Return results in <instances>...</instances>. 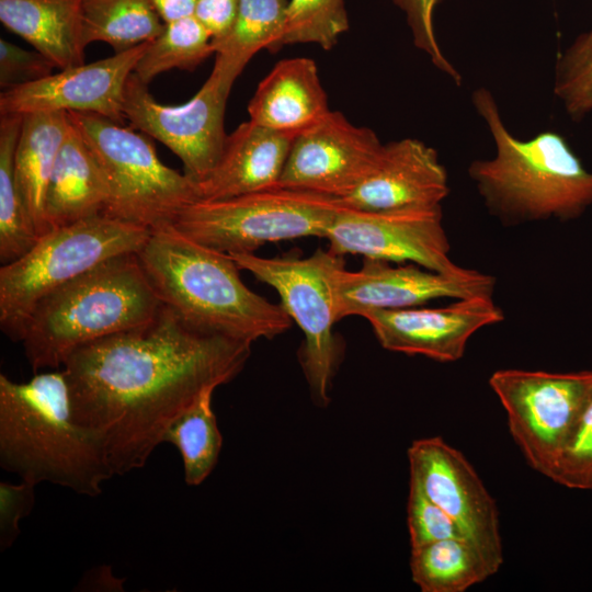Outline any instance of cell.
<instances>
[{
	"label": "cell",
	"mask_w": 592,
	"mask_h": 592,
	"mask_svg": "<svg viewBox=\"0 0 592 592\" xmlns=\"http://www.w3.org/2000/svg\"><path fill=\"white\" fill-rule=\"evenodd\" d=\"M391 1L405 13L414 46L429 56L435 68L459 86L462 76L441 50L434 33L433 14L441 0Z\"/></svg>",
	"instance_id": "obj_34"
},
{
	"label": "cell",
	"mask_w": 592,
	"mask_h": 592,
	"mask_svg": "<svg viewBox=\"0 0 592 592\" xmlns=\"http://www.w3.org/2000/svg\"><path fill=\"white\" fill-rule=\"evenodd\" d=\"M231 87L210 72L201 89L181 105L159 103L133 72L125 88L124 115L143 134L177 155L196 183L218 163L227 134L225 112Z\"/></svg>",
	"instance_id": "obj_11"
},
{
	"label": "cell",
	"mask_w": 592,
	"mask_h": 592,
	"mask_svg": "<svg viewBox=\"0 0 592 592\" xmlns=\"http://www.w3.org/2000/svg\"><path fill=\"white\" fill-rule=\"evenodd\" d=\"M240 270L272 286L282 306L304 333L300 363L315 401L329 402L339 349L333 326L335 312L333 273L344 262L343 255L329 249L317 250L307 258L285 255L263 258L254 252L229 254Z\"/></svg>",
	"instance_id": "obj_9"
},
{
	"label": "cell",
	"mask_w": 592,
	"mask_h": 592,
	"mask_svg": "<svg viewBox=\"0 0 592 592\" xmlns=\"http://www.w3.org/2000/svg\"><path fill=\"white\" fill-rule=\"evenodd\" d=\"M251 344L201 331L162 304L148 323L66 360L72 418L100 440L114 475L141 468L205 388L241 372Z\"/></svg>",
	"instance_id": "obj_1"
},
{
	"label": "cell",
	"mask_w": 592,
	"mask_h": 592,
	"mask_svg": "<svg viewBox=\"0 0 592 592\" xmlns=\"http://www.w3.org/2000/svg\"><path fill=\"white\" fill-rule=\"evenodd\" d=\"M412 581L422 592H465L492 573L465 538H447L411 548Z\"/></svg>",
	"instance_id": "obj_25"
},
{
	"label": "cell",
	"mask_w": 592,
	"mask_h": 592,
	"mask_svg": "<svg viewBox=\"0 0 592 592\" xmlns=\"http://www.w3.org/2000/svg\"><path fill=\"white\" fill-rule=\"evenodd\" d=\"M106 203L107 189L101 170L86 140L71 123L46 190V232L103 214Z\"/></svg>",
	"instance_id": "obj_22"
},
{
	"label": "cell",
	"mask_w": 592,
	"mask_h": 592,
	"mask_svg": "<svg viewBox=\"0 0 592 592\" xmlns=\"http://www.w3.org/2000/svg\"><path fill=\"white\" fill-rule=\"evenodd\" d=\"M87 44L103 42L114 53L156 38L164 27L152 0H83Z\"/></svg>",
	"instance_id": "obj_27"
},
{
	"label": "cell",
	"mask_w": 592,
	"mask_h": 592,
	"mask_svg": "<svg viewBox=\"0 0 592 592\" xmlns=\"http://www.w3.org/2000/svg\"><path fill=\"white\" fill-rule=\"evenodd\" d=\"M70 127L68 112H38L23 117L15 149V177L39 237L46 234L44 204L48 181Z\"/></svg>",
	"instance_id": "obj_23"
},
{
	"label": "cell",
	"mask_w": 592,
	"mask_h": 592,
	"mask_svg": "<svg viewBox=\"0 0 592 592\" xmlns=\"http://www.w3.org/2000/svg\"><path fill=\"white\" fill-rule=\"evenodd\" d=\"M340 207L338 198L277 185L223 200L196 201L171 226L214 250L246 253L280 240L323 238Z\"/></svg>",
	"instance_id": "obj_8"
},
{
	"label": "cell",
	"mask_w": 592,
	"mask_h": 592,
	"mask_svg": "<svg viewBox=\"0 0 592 592\" xmlns=\"http://www.w3.org/2000/svg\"><path fill=\"white\" fill-rule=\"evenodd\" d=\"M162 306L137 253L113 257L46 295L22 339L36 374L78 349L148 323Z\"/></svg>",
	"instance_id": "obj_5"
},
{
	"label": "cell",
	"mask_w": 592,
	"mask_h": 592,
	"mask_svg": "<svg viewBox=\"0 0 592 592\" xmlns=\"http://www.w3.org/2000/svg\"><path fill=\"white\" fill-rule=\"evenodd\" d=\"M407 509L411 548L447 538H464L453 519L412 478Z\"/></svg>",
	"instance_id": "obj_33"
},
{
	"label": "cell",
	"mask_w": 592,
	"mask_h": 592,
	"mask_svg": "<svg viewBox=\"0 0 592 592\" xmlns=\"http://www.w3.org/2000/svg\"><path fill=\"white\" fill-rule=\"evenodd\" d=\"M83 0H0V21L59 70L86 64Z\"/></svg>",
	"instance_id": "obj_21"
},
{
	"label": "cell",
	"mask_w": 592,
	"mask_h": 592,
	"mask_svg": "<svg viewBox=\"0 0 592 592\" xmlns=\"http://www.w3.org/2000/svg\"><path fill=\"white\" fill-rule=\"evenodd\" d=\"M361 317L384 349L442 363L462 358L474 333L504 319L492 296L459 298L436 308L368 310Z\"/></svg>",
	"instance_id": "obj_17"
},
{
	"label": "cell",
	"mask_w": 592,
	"mask_h": 592,
	"mask_svg": "<svg viewBox=\"0 0 592 592\" xmlns=\"http://www.w3.org/2000/svg\"><path fill=\"white\" fill-rule=\"evenodd\" d=\"M104 178L103 214L150 230L171 226L198 201L197 185L186 173L162 163L140 133L89 112H68Z\"/></svg>",
	"instance_id": "obj_7"
},
{
	"label": "cell",
	"mask_w": 592,
	"mask_h": 592,
	"mask_svg": "<svg viewBox=\"0 0 592 592\" xmlns=\"http://www.w3.org/2000/svg\"><path fill=\"white\" fill-rule=\"evenodd\" d=\"M550 480L569 489L592 491V388Z\"/></svg>",
	"instance_id": "obj_32"
},
{
	"label": "cell",
	"mask_w": 592,
	"mask_h": 592,
	"mask_svg": "<svg viewBox=\"0 0 592 592\" xmlns=\"http://www.w3.org/2000/svg\"><path fill=\"white\" fill-rule=\"evenodd\" d=\"M471 103L490 132L496 152L474 160L468 175L488 212L505 225L578 218L592 205V172L554 130L520 139L505 126L490 90L473 91Z\"/></svg>",
	"instance_id": "obj_2"
},
{
	"label": "cell",
	"mask_w": 592,
	"mask_h": 592,
	"mask_svg": "<svg viewBox=\"0 0 592 592\" xmlns=\"http://www.w3.org/2000/svg\"><path fill=\"white\" fill-rule=\"evenodd\" d=\"M288 0H240L229 32L212 41L214 72L228 87L260 50L277 52L283 45Z\"/></svg>",
	"instance_id": "obj_24"
},
{
	"label": "cell",
	"mask_w": 592,
	"mask_h": 592,
	"mask_svg": "<svg viewBox=\"0 0 592 592\" xmlns=\"http://www.w3.org/2000/svg\"><path fill=\"white\" fill-rule=\"evenodd\" d=\"M489 385L528 465L550 479L585 406L592 371L498 369L490 376Z\"/></svg>",
	"instance_id": "obj_10"
},
{
	"label": "cell",
	"mask_w": 592,
	"mask_h": 592,
	"mask_svg": "<svg viewBox=\"0 0 592 592\" xmlns=\"http://www.w3.org/2000/svg\"><path fill=\"white\" fill-rule=\"evenodd\" d=\"M137 255L161 303L201 331L252 343L291 327L284 307L251 291L229 254L172 226L151 230Z\"/></svg>",
	"instance_id": "obj_3"
},
{
	"label": "cell",
	"mask_w": 592,
	"mask_h": 592,
	"mask_svg": "<svg viewBox=\"0 0 592 592\" xmlns=\"http://www.w3.org/2000/svg\"><path fill=\"white\" fill-rule=\"evenodd\" d=\"M332 280L339 321L368 310L420 307L440 298L492 296L496 284L493 276L471 269L445 274L368 258L357 271H348L342 262Z\"/></svg>",
	"instance_id": "obj_14"
},
{
	"label": "cell",
	"mask_w": 592,
	"mask_h": 592,
	"mask_svg": "<svg viewBox=\"0 0 592 592\" xmlns=\"http://www.w3.org/2000/svg\"><path fill=\"white\" fill-rule=\"evenodd\" d=\"M383 146L373 129L330 110L294 138L278 185L341 200L371 172Z\"/></svg>",
	"instance_id": "obj_15"
},
{
	"label": "cell",
	"mask_w": 592,
	"mask_h": 592,
	"mask_svg": "<svg viewBox=\"0 0 592 592\" xmlns=\"http://www.w3.org/2000/svg\"><path fill=\"white\" fill-rule=\"evenodd\" d=\"M0 465L21 480L89 497L114 476L100 440L72 418L64 371L26 383L0 375Z\"/></svg>",
	"instance_id": "obj_4"
},
{
	"label": "cell",
	"mask_w": 592,
	"mask_h": 592,
	"mask_svg": "<svg viewBox=\"0 0 592 592\" xmlns=\"http://www.w3.org/2000/svg\"><path fill=\"white\" fill-rule=\"evenodd\" d=\"M151 230L105 214L49 230L22 257L0 269V328L22 342L36 305L100 263L137 253Z\"/></svg>",
	"instance_id": "obj_6"
},
{
	"label": "cell",
	"mask_w": 592,
	"mask_h": 592,
	"mask_svg": "<svg viewBox=\"0 0 592 592\" xmlns=\"http://www.w3.org/2000/svg\"><path fill=\"white\" fill-rule=\"evenodd\" d=\"M325 239L338 255L360 254L388 262H412L445 274L462 272L449 257V241L442 224V208L388 212L341 207Z\"/></svg>",
	"instance_id": "obj_12"
},
{
	"label": "cell",
	"mask_w": 592,
	"mask_h": 592,
	"mask_svg": "<svg viewBox=\"0 0 592 592\" xmlns=\"http://www.w3.org/2000/svg\"><path fill=\"white\" fill-rule=\"evenodd\" d=\"M449 193L448 175L437 151L417 138L384 144L366 178L345 197L346 207L388 212L442 208Z\"/></svg>",
	"instance_id": "obj_18"
},
{
	"label": "cell",
	"mask_w": 592,
	"mask_h": 592,
	"mask_svg": "<svg viewBox=\"0 0 592 592\" xmlns=\"http://www.w3.org/2000/svg\"><path fill=\"white\" fill-rule=\"evenodd\" d=\"M553 90L571 119L581 121L592 111V29L559 56Z\"/></svg>",
	"instance_id": "obj_31"
},
{
	"label": "cell",
	"mask_w": 592,
	"mask_h": 592,
	"mask_svg": "<svg viewBox=\"0 0 592 592\" xmlns=\"http://www.w3.org/2000/svg\"><path fill=\"white\" fill-rule=\"evenodd\" d=\"M295 137L250 119L241 123L227 135L216 167L196 183L200 200H223L277 186Z\"/></svg>",
	"instance_id": "obj_19"
},
{
	"label": "cell",
	"mask_w": 592,
	"mask_h": 592,
	"mask_svg": "<svg viewBox=\"0 0 592 592\" xmlns=\"http://www.w3.org/2000/svg\"><path fill=\"white\" fill-rule=\"evenodd\" d=\"M34 483H0V549L11 547L20 535V521L26 517L35 502Z\"/></svg>",
	"instance_id": "obj_36"
},
{
	"label": "cell",
	"mask_w": 592,
	"mask_h": 592,
	"mask_svg": "<svg viewBox=\"0 0 592 592\" xmlns=\"http://www.w3.org/2000/svg\"><path fill=\"white\" fill-rule=\"evenodd\" d=\"M149 43L2 91L0 114L89 112L124 124L126 82Z\"/></svg>",
	"instance_id": "obj_16"
},
{
	"label": "cell",
	"mask_w": 592,
	"mask_h": 592,
	"mask_svg": "<svg viewBox=\"0 0 592 592\" xmlns=\"http://www.w3.org/2000/svg\"><path fill=\"white\" fill-rule=\"evenodd\" d=\"M152 3L163 23H169L193 15L196 0H152Z\"/></svg>",
	"instance_id": "obj_38"
},
{
	"label": "cell",
	"mask_w": 592,
	"mask_h": 592,
	"mask_svg": "<svg viewBox=\"0 0 592 592\" xmlns=\"http://www.w3.org/2000/svg\"><path fill=\"white\" fill-rule=\"evenodd\" d=\"M216 388H205L171 423L163 436V442L174 445L180 452L189 486H198L209 476L221 449L223 437L212 410Z\"/></svg>",
	"instance_id": "obj_28"
},
{
	"label": "cell",
	"mask_w": 592,
	"mask_h": 592,
	"mask_svg": "<svg viewBox=\"0 0 592 592\" xmlns=\"http://www.w3.org/2000/svg\"><path fill=\"white\" fill-rule=\"evenodd\" d=\"M214 54L212 36L194 15L164 23L150 41L134 73L147 86L160 73L172 69L194 70Z\"/></svg>",
	"instance_id": "obj_29"
},
{
	"label": "cell",
	"mask_w": 592,
	"mask_h": 592,
	"mask_svg": "<svg viewBox=\"0 0 592 592\" xmlns=\"http://www.w3.org/2000/svg\"><path fill=\"white\" fill-rule=\"evenodd\" d=\"M329 111L317 65L307 57L278 61L259 82L248 104L250 121L294 136Z\"/></svg>",
	"instance_id": "obj_20"
},
{
	"label": "cell",
	"mask_w": 592,
	"mask_h": 592,
	"mask_svg": "<svg viewBox=\"0 0 592 592\" xmlns=\"http://www.w3.org/2000/svg\"><path fill=\"white\" fill-rule=\"evenodd\" d=\"M24 115L7 114L0 119V261L10 263L25 254L38 240L22 200L15 177V149Z\"/></svg>",
	"instance_id": "obj_26"
},
{
	"label": "cell",
	"mask_w": 592,
	"mask_h": 592,
	"mask_svg": "<svg viewBox=\"0 0 592 592\" xmlns=\"http://www.w3.org/2000/svg\"><path fill=\"white\" fill-rule=\"evenodd\" d=\"M349 27L344 0H288L283 45L312 43L329 50Z\"/></svg>",
	"instance_id": "obj_30"
},
{
	"label": "cell",
	"mask_w": 592,
	"mask_h": 592,
	"mask_svg": "<svg viewBox=\"0 0 592 592\" xmlns=\"http://www.w3.org/2000/svg\"><path fill=\"white\" fill-rule=\"evenodd\" d=\"M240 0H196L193 15L210 34L212 41L224 37L236 19Z\"/></svg>",
	"instance_id": "obj_37"
},
{
	"label": "cell",
	"mask_w": 592,
	"mask_h": 592,
	"mask_svg": "<svg viewBox=\"0 0 592 592\" xmlns=\"http://www.w3.org/2000/svg\"><path fill=\"white\" fill-rule=\"evenodd\" d=\"M55 66L37 50H27L0 39V87L2 91L24 86L53 73Z\"/></svg>",
	"instance_id": "obj_35"
},
{
	"label": "cell",
	"mask_w": 592,
	"mask_h": 592,
	"mask_svg": "<svg viewBox=\"0 0 592 592\" xmlns=\"http://www.w3.org/2000/svg\"><path fill=\"white\" fill-rule=\"evenodd\" d=\"M410 478L456 523L481 555L491 573L503 562L497 504L466 457L442 437L412 442Z\"/></svg>",
	"instance_id": "obj_13"
}]
</instances>
